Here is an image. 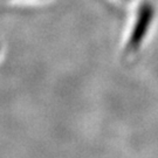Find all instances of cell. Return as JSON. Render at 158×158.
<instances>
[{
    "label": "cell",
    "mask_w": 158,
    "mask_h": 158,
    "mask_svg": "<svg viewBox=\"0 0 158 158\" xmlns=\"http://www.w3.org/2000/svg\"><path fill=\"white\" fill-rule=\"evenodd\" d=\"M153 13H155V11H153V7L151 5L144 4L141 6L135 27L131 32L129 42H128V47H127L128 52H135L139 47L141 42L145 38V34L149 31L150 23H152Z\"/></svg>",
    "instance_id": "obj_1"
}]
</instances>
